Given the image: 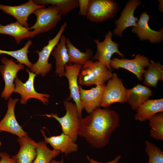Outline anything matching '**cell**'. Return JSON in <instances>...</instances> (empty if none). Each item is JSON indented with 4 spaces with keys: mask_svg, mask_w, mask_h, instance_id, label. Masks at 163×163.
<instances>
[{
    "mask_svg": "<svg viewBox=\"0 0 163 163\" xmlns=\"http://www.w3.org/2000/svg\"><path fill=\"white\" fill-rule=\"evenodd\" d=\"M120 116L109 107L97 108L79 119L78 135L85 139L93 147L100 149L109 142L112 133L120 125Z\"/></svg>",
    "mask_w": 163,
    "mask_h": 163,
    "instance_id": "1",
    "label": "cell"
},
{
    "mask_svg": "<svg viewBox=\"0 0 163 163\" xmlns=\"http://www.w3.org/2000/svg\"><path fill=\"white\" fill-rule=\"evenodd\" d=\"M112 71L102 62L89 60L82 66L78 79L80 85L90 86L104 84L112 76Z\"/></svg>",
    "mask_w": 163,
    "mask_h": 163,
    "instance_id": "2",
    "label": "cell"
},
{
    "mask_svg": "<svg viewBox=\"0 0 163 163\" xmlns=\"http://www.w3.org/2000/svg\"><path fill=\"white\" fill-rule=\"evenodd\" d=\"M66 110L65 114L62 117H59L56 114H46L48 117H52L60 123L62 133L69 136L75 142L78 136V131L79 118L77 108L75 103L67 100L63 102Z\"/></svg>",
    "mask_w": 163,
    "mask_h": 163,
    "instance_id": "3",
    "label": "cell"
},
{
    "mask_svg": "<svg viewBox=\"0 0 163 163\" xmlns=\"http://www.w3.org/2000/svg\"><path fill=\"white\" fill-rule=\"evenodd\" d=\"M119 9L113 0H89L86 17L91 22H102L115 17Z\"/></svg>",
    "mask_w": 163,
    "mask_h": 163,
    "instance_id": "4",
    "label": "cell"
},
{
    "mask_svg": "<svg viewBox=\"0 0 163 163\" xmlns=\"http://www.w3.org/2000/svg\"><path fill=\"white\" fill-rule=\"evenodd\" d=\"M33 14L37 17L36 22L27 29L30 31L33 30L36 35L45 33L55 27L62 15L60 10L54 5L37 9Z\"/></svg>",
    "mask_w": 163,
    "mask_h": 163,
    "instance_id": "5",
    "label": "cell"
},
{
    "mask_svg": "<svg viewBox=\"0 0 163 163\" xmlns=\"http://www.w3.org/2000/svg\"><path fill=\"white\" fill-rule=\"evenodd\" d=\"M67 26V23L65 21L62 25L55 36L49 40L47 44L44 46L41 51H35L38 54L39 58L37 61L33 64L30 68L31 72L37 75L40 74L42 76L44 77L50 71L52 65L48 62L49 58L53 49L59 42Z\"/></svg>",
    "mask_w": 163,
    "mask_h": 163,
    "instance_id": "6",
    "label": "cell"
},
{
    "mask_svg": "<svg viewBox=\"0 0 163 163\" xmlns=\"http://www.w3.org/2000/svg\"><path fill=\"white\" fill-rule=\"evenodd\" d=\"M127 90L117 74L113 73L104 90L100 107H108L114 103L126 102Z\"/></svg>",
    "mask_w": 163,
    "mask_h": 163,
    "instance_id": "7",
    "label": "cell"
},
{
    "mask_svg": "<svg viewBox=\"0 0 163 163\" xmlns=\"http://www.w3.org/2000/svg\"><path fill=\"white\" fill-rule=\"evenodd\" d=\"M150 62L148 57L139 54L133 59L113 58L111 59L110 65L114 69L123 68L127 70L135 75L139 81H142L145 68L148 66Z\"/></svg>",
    "mask_w": 163,
    "mask_h": 163,
    "instance_id": "8",
    "label": "cell"
},
{
    "mask_svg": "<svg viewBox=\"0 0 163 163\" xmlns=\"http://www.w3.org/2000/svg\"><path fill=\"white\" fill-rule=\"evenodd\" d=\"M26 71L29 74L28 80L23 83L16 77L14 80L15 86L13 92L20 94L21 98L20 102L21 104H25L29 99L34 98L40 100L46 105L49 103L48 98L50 95L48 94L39 93L36 91L34 88V82L37 75L30 72L28 69Z\"/></svg>",
    "mask_w": 163,
    "mask_h": 163,
    "instance_id": "9",
    "label": "cell"
},
{
    "mask_svg": "<svg viewBox=\"0 0 163 163\" xmlns=\"http://www.w3.org/2000/svg\"><path fill=\"white\" fill-rule=\"evenodd\" d=\"M113 33L109 31L106 34L103 41L100 42L98 40H94L97 46V51L93 57L94 60H97L104 64L108 69L111 70L110 64L111 58L114 53H117L122 57H124L123 54L119 50V44L113 41L112 38Z\"/></svg>",
    "mask_w": 163,
    "mask_h": 163,
    "instance_id": "10",
    "label": "cell"
},
{
    "mask_svg": "<svg viewBox=\"0 0 163 163\" xmlns=\"http://www.w3.org/2000/svg\"><path fill=\"white\" fill-rule=\"evenodd\" d=\"M3 65L0 66V72L5 83L4 89L1 94L2 98L7 100L13 92L15 85L13 82L17 73L24 69V66L21 64H17L12 59L3 57L1 60Z\"/></svg>",
    "mask_w": 163,
    "mask_h": 163,
    "instance_id": "11",
    "label": "cell"
},
{
    "mask_svg": "<svg viewBox=\"0 0 163 163\" xmlns=\"http://www.w3.org/2000/svg\"><path fill=\"white\" fill-rule=\"evenodd\" d=\"M150 19L147 11L142 12L136 25L132 27L131 31L136 34L141 40H148L153 44L160 43L163 40V28L158 31L152 29L148 24Z\"/></svg>",
    "mask_w": 163,
    "mask_h": 163,
    "instance_id": "12",
    "label": "cell"
},
{
    "mask_svg": "<svg viewBox=\"0 0 163 163\" xmlns=\"http://www.w3.org/2000/svg\"><path fill=\"white\" fill-rule=\"evenodd\" d=\"M82 66L75 64L69 65L67 64L65 66V76L68 80L70 91V95L66 100L69 101L72 99L73 100L76 106L80 119L82 118V111L83 108L80 101L78 79Z\"/></svg>",
    "mask_w": 163,
    "mask_h": 163,
    "instance_id": "13",
    "label": "cell"
},
{
    "mask_svg": "<svg viewBox=\"0 0 163 163\" xmlns=\"http://www.w3.org/2000/svg\"><path fill=\"white\" fill-rule=\"evenodd\" d=\"M141 3L140 0H129L126 2L119 18L115 21V27L113 30L114 35L122 37L126 29L136 25L138 18L134 16V12Z\"/></svg>",
    "mask_w": 163,
    "mask_h": 163,
    "instance_id": "14",
    "label": "cell"
},
{
    "mask_svg": "<svg viewBox=\"0 0 163 163\" xmlns=\"http://www.w3.org/2000/svg\"><path fill=\"white\" fill-rule=\"evenodd\" d=\"M45 7V5L36 4L33 0H29L26 3L17 6L0 4V10L14 17L18 22L26 28L29 27L27 21L29 16L36 10Z\"/></svg>",
    "mask_w": 163,
    "mask_h": 163,
    "instance_id": "15",
    "label": "cell"
},
{
    "mask_svg": "<svg viewBox=\"0 0 163 163\" xmlns=\"http://www.w3.org/2000/svg\"><path fill=\"white\" fill-rule=\"evenodd\" d=\"M106 85L96 86L91 89L85 90L79 85L81 104L86 112L89 114L100 107L104 90Z\"/></svg>",
    "mask_w": 163,
    "mask_h": 163,
    "instance_id": "16",
    "label": "cell"
},
{
    "mask_svg": "<svg viewBox=\"0 0 163 163\" xmlns=\"http://www.w3.org/2000/svg\"><path fill=\"white\" fill-rule=\"evenodd\" d=\"M18 99H13L10 98L8 103V110L3 119L0 122V132L5 131L18 137L27 135L17 122L14 113V108Z\"/></svg>",
    "mask_w": 163,
    "mask_h": 163,
    "instance_id": "17",
    "label": "cell"
},
{
    "mask_svg": "<svg viewBox=\"0 0 163 163\" xmlns=\"http://www.w3.org/2000/svg\"><path fill=\"white\" fill-rule=\"evenodd\" d=\"M17 141L19 150L11 158L15 163H33L37 155V143L27 135L18 137Z\"/></svg>",
    "mask_w": 163,
    "mask_h": 163,
    "instance_id": "18",
    "label": "cell"
},
{
    "mask_svg": "<svg viewBox=\"0 0 163 163\" xmlns=\"http://www.w3.org/2000/svg\"><path fill=\"white\" fill-rule=\"evenodd\" d=\"M40 131L45 142L49 144L53 148V150L59 151L61 152L65 153L66 155L77 151L78 145L69 136L62 133L59 135L47 137L43 130L41 129Z\"/></svg>",
    "mask_w": 163,
    "mask_h": 163,
    "instance_id": "19",
    "label": "cell"
},
{
    "mask_svg": "<svg viewBox=\"0 0 163 163\" xmlns=\"http://www.w3.org/2000/svg\"><path fill=\"white\" fill-rule=\"evenodd\" d=\"M152 95V91L148 86L138 84L127 89L126 102L131 109L136 110L140 106Z\"/></svg>",
    "mask_w": 163,
    "mask_h": 163,
    "instance_id": "20",
    "label": "cell"
},
{
    "mask_svg": "<svg viewBox=\"0 0 163 163\" xmlns=\"http://www.w3.org/2000/svg\"><path fill=\"white\" fill-rule=\"evenodd\" d=\"M136 110L135 120L140 122L149 120L156 114L163 112V98L148 99Z\"/></svg>",
    "mask_w": 163,
    "mask_h": 163,
    "instance_id": "21",
    "label": "cell"
},
{
    "mask_svg": "<svg viewBox=\"0 0 163 163\" xmlns=\"http://www.w3.org/2000/svg\"><path fill=\"white\" fill-rule=\"evenodd\" d=\"M67 38L62 35L59 42L55 47L51 54L56 61L55 73L59 77L64 76L65 66L69 62V56L66 46Z\"/></svg>",
    "mask_w": 163,
    "mask_h": 163,
    "instance_id": "22",
    "label": "cell"
},
{
    "mask_svg": "<svg viewBox=\"0 0 163 163\" xmlns=\"http://www.w3.org/2000/svg\"><path fill=\"white\" fill-rule=\"evenodd\" d=\"M0 34L13 37L18 44L24 38H33L36 36L33 31L28 30L17 21L5 25L0 24Z\"/></svg>",
    "mask_w": 163,
    "mask_h": 163,
    "instance_id": "23",
    "label": "cell"
},
{
    "mask_svg": "<svg viewBox=\"0 0 163 163\" xmlns=\"http://www.w3.org/2000/svg\"><path fill=\"white\" fill-rule=\"evenodd\" d=\"M148 68L143 74V84L156 88L158 82L163 80V66L160 62L151 60Z\"/></svg>",
    "mask_w": 163,
    "mask_h": 163,
    "instance_id": "24",
    "label": "cell"
},
{
    "mask_svg": "<svg viewBox=\"0 0 163 163\" xmlns=\"http://www.w3.org/2000/svg\"><path fill=\"white\" fill-rule=\"evenodd\" d=\"M66 46L69 56V62L71 63L82 65L93 57V52L91 49L88 48L85 52H81L68 38H67Z\"/></svg>",
    "mask_w": 163,
    "mask_h": 163,
    "instance_id": "25",
    "label": "cell"
},
{
    "mask_svg": "<svg viewBox=\"0 0 163 163\" xmlns=\"http://www.w3.org/2000/svg\"><path fill=\"white\" fill-rule=\"evenodd\" d=\"M36 152L37 155L33 163H50L61 153L59 150L49 149L44 141L37 143Z\"/></svg>",
    "mask_w": 163,
    "mask_h": 163,
    "instance_id": "26",
    "label": "cell"
},
{
    "mask_svg": "<svg viewBox=\"0 0 163 163\" xmlns=\"http://www.w3.org/2000/svg\"><path fill=\"white\" fill-rule=\"evenodd\" d=\"M38 5L50 4L56 6L62 15L65 16L73 9L78 7V0H33Z\"/></svg>",
    "mask_w": 163,
    "mask_h": 163,
    "instance_id": "27",
    "label": "cell"
},
{
    "mask_svg": "<svg viewBox=\"0 0 163 163\" xmlns=\"http://www.w3.org/2000/svg\"><path fill=\"white\" fill-rule=\"evenodd\" d=\"M150 136L158 141L163 140V112L159 113L149 120Z\"/></svg>",
    "mask_w": 163,
    "mask_h": 163,
    "instance_id": "28",
    "label": "cell"
},
{
    "mask_svg": "<svg viewBox=\"0 0 163 163\" xmlns=\"http://www.w3.org/2000/svg\"><path fill=\"white\" fill-rule=\"evenodd\" d=\"M32 41L29 40L24 46L21 49L15 51H8L0 50V54H6L9 55L17 59L19 63L24 64L30 68L33 64L29 60L27 56L29 52L28 49L31 45Z\"/></svg>",
    "mask_w": 163,
    "mask_h": 163,
    "instance_id": "29",
    "label": "cell"
},
{
    "mask_svg": "<svg viewBox=\"0 0 163 163\" xmlns=\"http://www.w3.org/2000/svg\"><path fill=\"white\" fill-rule=\"evenodd\" d=\"M145 151L148 155V163H163V152L161 149L155 144L145 140Z\"/></svg>",
    "mask_w": 163,
    "mask_h": 163,
    "instance_id": "30",
    "label": "cell"
},
{
    "mask_svg": "<svg viewBox=\"0 0 163 163\" xmlns=\"http://www.w3.org/2000/svg\"><path fill=\"white\" fill-rule=\"evenodd\" d=\"M89 1V0H78L79 15L86 16Z\"/></svg>",
    "mask_w": 163,
    "mask_h": 163,
    "instance_id": "31",
    "label": "cell"
},
{
    "mask_svg": "<svg viewBox=\"0 0 163 163\" xmlns=\"http://www.w3.org/2000/svg\"><path fill=\"white\" fill-rule=\"evenodd\" d=\"M0 163H15L9 155L3 152H0Z\"/></svg>",
    "mask_w": 163,
    "mask_h": 163,
    "instance_id": "32",
    "label": "cell"
},
{
    "mask_svg": "<svg viewBox=\"0 0 163 163\" xmlns=\"http://www.w3.org/2000/svg\"><path fill=\"white\" fill-rule=\"evenodd\" d=\"M87 158L90 163H117L121 158V156L119 155L112 161L106 162H101L95 161L92 159H91L88 156H87Z\"/></svg>",
    "mask_w": 163,
    "mask_h": 163,
    "instance_id": "33",
    "label": "cell"
},
{
    "mask_svg": "<svg viewBox=\"0 0 163 163\" xmlns=\"http://www.w3.org/2000/svg\"><path fill=\"white\" fill-rule=\"evenodd\" d=\"M159 2V10L161 12H163V0H158Z\"/></svg>",
    "mask_w": 163,
    "mask_h": 163,
    "instance_id": "34",
    "label": "cell"
},
{
    "mask_svg": "<svg viewBox=\"0 0 163 163\" xmlns=\"http://www.w3.org/2000/svg\"><path fill=\"white\" fill-rule=\"evenodd\" d=\"M50 163H64L63 160V159H62L60 161H57L54 159L53 160L51 161Z\"/></svg>",
    "mask_w": 163,
    "mask_h": 163,
    "instance_id": "35",
    "label": "cell"
},
{
    "mask_svg": "<svg viewBox=\"0 0 163 163\" xmlns=\"http://www.w3.org/2000/svg\"><path fill=\"white\" fill-rule=\"evenodd\" d=\"M1 145V141H0V146Z\"/></svg>",
    "mask_w": 163,
    "mask_h": 163,
    "instance_id": "36",
    "label": "cell"
}]
</instances>
